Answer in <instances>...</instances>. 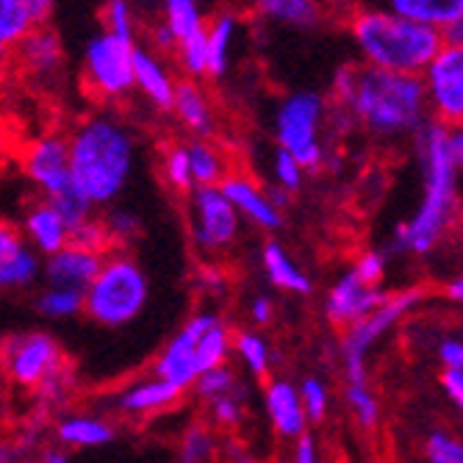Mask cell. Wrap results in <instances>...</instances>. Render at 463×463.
Returning a JSON list of instances; mask_svg holds the SVG:
<instances>
[{
	"label": "cell",
	"mask_w": 463,
	"mask_h": 463,
	"mask_svg": "<svg viewBox=\"0 0 463 463\" xmlns=\"http://www.w3.org/2000/svg\"><path fill=\"white\" fill-rule=\"evenodd\" d=\"M386 291L381 286H372L361 280L353 269H347L342 278H335V283L325 294V317L335 327H347L374 311L383 303Z\"/></svg>",
	"instance_id": "cell-17"
},
{
	"label": "cell",
	"mask_w": 463,
	"mask_h": 463,
	"mask_svg": "<svg viewBox=\"0 0 463 463\" xmlns=\"http://www.w3.org/2000/svg\"><path fill=\"white\" fill-rule=\"evenodd\" d=\"M345 25L364 64L411 75H422L444 42L436 28L369 4H358Z\"/></svg>",
	"instance_id": "cell-4"
},
{
	"label": "cell",
	"mask_w": 463,
	"mask_h": 463,
	"mask_svg": "<svg viewBox=\"0 0 463 463\" xmlns=\"http://www.w3.org/2000/svg\"><path fill=\"white\" fill-rule=\"evenodd\" d=\"M103 28L122 36V39H131L139 42V20L137 12L131 6V0H106L103 6Z\"/></svg>",
	"instance_id": "cell-41"
},
{
	"label": "cell",
	"mask_w": 463,
	"mask_h": 463,
	"mask_svg": "<svg viewBox=\"0 0 463 463\" xmlns=\"http://www.w3.org/2000/svg\"><path fill=\"white\" fill-rule=\"evenodd\" d=\"M428 117L441 125L463 122V42H441L422 70Z\"/></svg>",
	"instance_id": "cell-12"
},
{
	"label": "cell",
	"mask_w": 463,
	"mask_h": 463,
	"mask_svg": "<svg viewBox=\"0 0 463 463\" xmlns=\"http://www.w3.org/2000/svg\"><path fill=\"white\" fill-rule=\"evenodd\" d=\"M106 225V236H109V247H119V250H128L139 233H142V217L131 208H122V205H109L106 214L100 217Z\"/></svg>",
	"instance_id": "cell-36"
},
{
	"label": "cell",
	"mask_w": 463,
	"mask_h": 463,
	"mask_svg": "<svg viewBox=\"0 0 463 463\" xmlns=\"http://www.w3.org/2000/svg\"><path fill=\"white\" fill-rule=\"evenodd\" d=\"M56 441L70 452H87L109 447L117 439V428L109 416L95 411H70L61 413L53 428Z\"/></svg>",
	"instance_id": "cell-24"
},
{
	"label": "cell",
	"mask_w": 463,
	"mask_h": 463,
	"mask_svg": "<svg viewBox=\"0 0 463 463\" xmlns=\"http://www.w3.org/2000/svg\"><path fill=\"white\" fill-rule=\"evenodd\" d=\"M317 4L325 12V17H347L361 0H317Z\"/></svg>",
	"instance_id": "cell-54"
},
{
	"label": "cell",
	"mask_w": 463,
	"mask_h": 463,
	"mask_svg": "<svg viewBox=\"0 0 463 463\" xmlns=\"http://www.w3.org/2000/svg\"><path fill=\"white\" fill-rule=\"evenodd\" d=\"M36 311L42 317H48L53 322H64V319H75L83 314V291L72 288V286H59V283H48L36 294Z\"/></svg>",
	"instance_id": "cell-33"
},
{
	"label": "cell",
	"mask_w": 463,
	"mask_h": 463,
	"mask_svg": "<svg viewBox=\"0 0 463 463\" xmlns=\"http://www.w3.org/2000/svg\"><path fill=\"white\" fill-rule=\"evenodd\" d=\"M72 241H80V244H87V247H95V250H111L109 247V236H106V225L98 214L87 217L83 222H78L70 233Z\"/></svg>",
	"instance_id": "cell-46"
},
{
	"label": "cell",
	"mask_w": 463,
	"mask_h": 463,
	"mask_svg": "<svg viewBox=\"0 0 463 463\" xmlns=\"http://www.w3.org/2000/svg\"><path fill=\"white\" fill-rule=\"evenodd\" d=\"M23 173L28 184L36 189V194L51 200L64 214L70 228H75L78 222H83L98 212V208L78 192L72 181L70 147H67L64 134H42L31 139L23 150Z\"/></svg>",
	"instance_id": "cell-6"
},
{
	"label": "cell",
	"mask_w": 463,
	"mask_h": 463,
	"mask_svg": "<svg viewBox=\"0 0 463 463\" xmlns=\"http://www.w3.org/2000/svg\"><path fill=\"white\" fill-rule=\"evenodd\" d=\"M14 64V48L9 45V42L0 39V75H6V70Z\"/></svg>",
	"instance_id": "cell-58"
},
{
	"label": "cell",
	"mask_w": 463,
	"mask_h": 463,
	"mask_svg": "<svg viewBox=\"0 0 463 463\" xmlns=\"http://www.w3.org/2000/svg\"><path fill=\"white\" fill-rule=\"evenodd\" d=\"M425 192L416 214L394 231V250L425 259L447 236L458 212V166L447 147V125L430 119L416 131Z\"/></svg>",
	"instance_id": "cell-3"
},
{
	"label": "cell",
	"mask_w": 463,
	"mask_h": 463,
	"mask_svg": "<svg viewBox=\"0 0 463 463\" xmlns=\"http://www.w3.org/2000/svg\"><path fill=\"white\" fill-rule=\"evenodd\" d=\"M220 189L233 203L241 222H250L259 231H278L283 225V208L272 200L269 189H264L247 173H228L220 181Z\"/></svg>",
	"instance_id": "cell-16"
},
{
	"label": "cell",
	"mask_w": 463,
	"mask_h": 463,
	"mask_svg": "<svg viewBox=\"0 0 463 463\" xmlns=\"http://www.w3.org/2000/svg\"><path fill=\"white\" fill-rule=\"evenodd\" d=\"M327 100L319 92H291L272 114V139L275 147L291 153L306 173L322 170L327 161Z\"/></svg>",
	"instance_id": "cell-7"
},
{
	"label": "cell",
	"mask_w": 463,
	"mask_h": 463,
	"mask_svg": "<svg viewBox=\"0 0 463 463\" xmlns=\"http://www.w3.org/2000/svg\"><path fill=\"white\" fill-rule=\"evenodd\" d=\"M150 48H156V51L164 53V56L175 53V36H173L170 28H166V23H156V25L150 28Z\"/></svg>",
	"instance_id": "cell-50"
},
{
	"label": "cell",
	"mask_w": 463,
	"mask_h": 463,
	"mask_svg": "<svg viewBox=\"0 0 463 463\" xmlns=\"http://www.w3.org/2000/svg\"><path fill=\"white\" fill-rule=\"evenodd\" d=\"M239 386H241V374H239V369H236L231 361H225V364L208 366L205 372H200V377L194 381L192 392H194V397H197L200 402H205V400L220 397V394H225V392H233V389H239Z\"/></svg>",
	"instance_id": "cell-37"
},
{
	"label": "cell",
	"mask_w": 463,
	"mask_h": 463,
	"mask_svg": "<svg viewBox=\"0 0 463 463\" xmlns=\"http://www.w3.org/2000/svg\"><path fill=\"white\" fill-rule=\"evenodd\" d=\"M272 319H275L272 298H267V294H256V298L247 303V322L252 327H267V325H272Z\"/></svg>",
	"instance_id": "cell-47"
},
{
	"label": "cell",
	"mask_w": 463,
	"mask_h": 463,
	"mask_svg": "<svg viewBox=\"0 0 463 463\" xmlns=\"http://www.w3.org/2000/svg\"><path fill=\"white\" fill-rule=\"evenodd\" d=\"M31 28H36V23L25 0H0V39L14 48Z\"/></svg>",
	"instance_id": "cell-39"
},
{
	"label": "cell",
	"mask_w": 463,
	"mask_h": 463,
	"mask_svg": "<svg viewBox=\"0 0 463 463\" xmlns=\"http://www.w3.org/2000/svg\"><path fill=\"white\" fill-rule=\"evenodd\" d=\"M333 106L350 114L355 128L374 139H400L428 122L422 75L369 64H347L333 75Z\"/></svg>",
	"instance_id": "cell-1"
},
{
	"label": "cell",
	"mask_w": 463,
	"mask_h": 463,
	"mask_svg": "<svg viewBox=\"0 0 463 463\" xmlns=\"http://www.w3.org/2000/svg\"><path fill=\"white\" fill-rule=\"evenodd\" d=\"M361 4L381 6L400 17L425 23L439 33H444L455 23H463V0H361Z\"/></svg>",
	"instance_id": "cell-27"
},
{
	"label": "cell",
	"mask_w": 463,
	"mask_h": 463,
	"mask_svg": "<svg viewBox=\"0 0 463 463\" xmlns=\"http://www.w3.org/2000/svg\"><path fill=\"white\" fill-rule=\"evenodd\" d=\"M264 413L272 433L280 441H291L308 430V413L300 400V389L283 377H272L264 386Z\"/></svg>",
	"instance_id": "cell-21"
},
{
	"label": "cell",
	"mask_w": 463,
	"mask_h": 463,
	"mask_svg": "<svg viewBox=\"0 0 463 463\" xmlns=\"http://www.w3.org/2000/svg\"><path fill=\"white\" fill-rule=\"evenodd\" d=\"M291 460L294 463H317L319 460V444L308 430L300 433L298 439H291Z\"/></svg>",
	"instance_id": "cell-48"
},
{
	"label": "cell",
	"mask_w": 463,
	"mask_h": 463,
	"mask_svg": "<svg viewBox=\"0 0 463 463\" xmlns=\"http://www.w3.org/2000/svg\"><path fill=\"white\" fill-rule=\"evenodd\" d=\"M178 87V75L170 67L164 53H158L150 45H134V92L142 95L145 103L153 109L166 111L173 103Z\"/></svg>",
	"instance_id": "cell-20"
},
{
	"label": "cell",
	"mask_w": 463,
	"mask_h": 463,
	"mask_svg": "<svg viewBox=\"0 0 463 463\" xmlns=\"http://www.w3.org/2000/svg\"><path fill=\"white\" fill-rule=\"evenodd\" d=\"M345 400H347V408L361 430L377 428V422H381V400L374 397L369 383H347Z\"/></svg>",
	"instance_id": "cell-38"
},
{
	"label": "cell",
	"mask_w": 463,
	"mask_h": 463,
	"mask_svg": "<svg viewBox=\"0 0 463 463\" xmlns=\"http://www.w3.org/2000/svg\"><path fill=\"white\" fill-rule=\"evenodd\" d=\"M422 300H425V288H419V286L392 291L374 311H369L366 317L345 327L342 361H345L347 383H366V358L372 347L381 342L386 333H392L408 314H413Z\"/></svg>",
	"instance_id": "cell-10"
},
{
	"label": "cell",
	"mask_w": 463,
	"mask_h": 463,
	"mask_svg": "<svg viewBox=\"0 0 463 463\" xmlns=\"http://www.w3.org/2000/svg\"><path fill=\"white\" fill-rule=\"evenodd\" d=\"M269 173H272V186L288 192V194H298L303 189V181H306V166L294 158L291 153L275 147V156H272V164H269Z\"/></svg>",
	"instance_id": "cell-40"
},
{
	"label": "cell",
	"mask_w": 463,
	"mask_h": 463,
	"mask_svg": "<svg viewBox=\"0 0 463 463\" xmlns=\"http://www.w3.org/2000/svg\"><path fill=\"white\" fill-rule=\"evenodd\" d=\"M361 280H366V283H372V286H381L383 283V278H386V256L381 250H366V252H361V256L353 261V267H350Z\"/></svg>",
	"instance_id": "cell-44"
},
{
	"label": "cell",
	"mask_w": 463,
	"mask_h": 463,
	"mask_svg": "<svg viewBox=\"0 0 463 463\" xmlns=\"http://www.w3.org/2000/svg\"><path fill=\"white\" fill-rule=\"evenodd\" d=\"M39 460H45V463H67L70 460V449H64L56 441V447H45V449L39 452Z\"/></svg>",
	"instance_id": "cell-55"
},
{
	"label": "cell",
	"mask_w": 463,
	"mask_h": 463,
	"mask_svg": "<svg viewBox=\"0 0 463 463\" xmlns=\"http://www.w3.org/2000/svg\"><path fill=\"white\" fill-rule=\"evenodd\" d=\"M205 408V422L217 428V433H236L241 430V425L247 422L250 413V392L241 383L233 392H225L220 397H212L203 402Z\"/></svg>",
	"instance_id": "cell-32"
},
{
	"label": "cell",
	"mask_w": 463,
	"mask_h": 463,
	"mask_svg": "<svg viewBox=\"0 0 463 463\" xmlns=\"http://www.w3.org/2000/svg\"><path fill=\"white\" fill-rule=\"evenodd\" d=\"M241 25L244 20L233 9L217 12L205 23V78L220 80L231 72Z\"/></svg>",
	"instance_id": "cell-26"
},
{
	"label": "cell",
	"mask_w": 463,
	"mask_h": 463,
	"mask_svg": "<svg viewBox=\"0 0 463 463\" xmlns=\"http://www.w3.org/2000/svg\"><path fill=\"white\" fill-rule=\"evenodd\" d=\"M161 175L164 184L170 186L175 194H189L194 189V178H192V164H189V150L186 142H173L164 147L161 156Z\"/></svg>",
	"instance_id": "cell-35"
},
{
	"label": "cell",
	"mask_w": 463,
	"mask_h": 463,
	"mask_svg": "<svg viewBox=\"0 0 463 463\" xmlns=\"http://www.w3.org/2000/svg\"><path fill=\"white\" fill-rule=\"evenodd\" d=\"M439 361L444 369L463 372V342L460 339H444L439 345Z\"/></svg>",
	"instance_id": "cell-49"
},
{
	"label": "cell",
	"mask_w": 463,
	"mask_h": 463,
	"mask_svg": "<svg viewBox=\"0 0 463 463\" xmlns=\"http://www.w3.org/2000/svg\"><path fill=\"white\" fill-rule=\"evenodd\" d=\"M134 45L111 31L87 39L80 56V83L90 98L117 106L134 95Z\"/></svg>",
	"instance_id": "cell-8"
},
{
	"label": "cell",
	"mask_w": 463,
	"mask_h": 463,
	"mask_svg": "<svg viewBox=\"0 0 463 463\" xmlns=\"http://www.w3.org/2000/svg\"><path fill=\"white\" fill-rule=\"evenodd\" d=\"M441 386L447 392V397L458 405V411L463 413V372H452V369H444L441 374Z\"/></svg>",
	"instance_id": "cell-51"
},
{
	"label": "cell",
	"mask_w": 463,
	"mask_h": 463,
	"mask_svg": "<svg viewBox=\"0 0 463 463\" xmlns=\"http://www.w3.org/2000/svg\"><path fill=\"white\" fill-rule=\"evenodd\" d=\"M220 455V436L217 428L208 422H192L184 428L178 439V460L184 463H203Z\"/></svg>",
	"instance_id": "cell-34"
},
{
	"label": "cell",
	"mask_w": 463,
	"mask_h": 463,
	"mask_svg": "<svg viewBox=\"0 0 463 463\" xmlns=\"http://www.w3.org/2000/svg\"><path fill=\"white\" fill-rule=\"evenodd\" d=\"M197 288L205 298H220L228 291V272L222 269V261H203L197 269Z\"/></svg>",
	"instance_id": "cell-45"
},
{
	"label": "cell",
	"mask_w": 463,
	"mask_h": 463,
	"mask_svg": "<svg viewBox=\"0 0 463 463\" xmlns=\"http://www.w3.org/2000/svg\"><path fill=\"white\" fill-rule=\"evenodd\" d=\"M0 369L17 389L36 392L67 369L64 350L45 330L14 333L0 345Z\"/></svg>",
	"instance_id": "cell-11"
},
{
	"label": "cell",
	"mask_w": 463,
	"mask_h": 463,
	"mask_svg": "<svg viewBox=\"0 0 463 463\" xmlns=\"http://www.w3.org/2000/svg\"><path fill=\"white\" fill-rule=\"evenodd\" d=\"M441 39H444V42H463V23L449 25V28L441 33Z\"/></svg>",
	"instance_id": "cell-59"
},
{
	"label": "cell",
	"mask_w": 463,
	"mask_h": 463,
	"mask_svg": "<svg viewBox=\"0 0 463 463\" xmlns=\"http://www.w3.org/2000/svg\"><path fill=\"white\" fill-rule=\"evenodd\" d=\"M447 147L458 170H463V122L447 125Z\"/></svg>",
	"instance_id": "cell-52"
},
{
	"label": "cell",
	"mask_w": 463,
	"mask_h": 463,
	"mask_svg": "<svg viewBox=\"0 0 463 463\" xmlns=\"http://www.w3.org/2000/svg\"><path fill=\"white\" fill-rule=\"evenodd\" d=\"M20 231L28 239V244L39 252L42 259H45V256H51V252H56L59 247H64L70 241L72 228L51 200L39 197L33 205L25 208Z\"/></svg>",
	"instance_id": "cell-25"
},
{
	"label": "cell",
	"mask_w": 463,
	"mask_h": 463,
	"mask_svg": "<svg viewBox=\"0 0 463 463\" xmlns=\"http://www.w3.org/2000/svg\"><path fill=\"white\" fill-rule=\"evenodd\" d=\"M189 239L203 261H222L241 239V217L220 186H194L189 192Z\"/></svg>",
	"instance_id": "cell-9"
},
{
	"label": "cell",
	"mask_w": 463,
	"mask_h": 463,
	"mask_svg": "<svg viewBox=\"0 0 463 463\" xmlns=\"http://www.w3.org/2000/svg\"><path fill=\"white\" fill-rule=\"evenodd\" d=\"M70 170L78 192L95 208H109L128 189L137 170L139 142L128 122L114 111H95L67 134Z\"/></svg>",
	"instance_id": "cell-2"
},
{
	"label": "cell",
	"mask_w": 463,
	"mask_h": 463,
	"mask_svg": "<svg viewBox=\"0 0 463 463\" xmlns=\"http://www.w3.org/2000/svg\"><path fill=\"white\" fill-rule=\"evenodd\" d=\"M231 361L239 364V369L256 381H264V377L272 374L275 369V350L267 342V335L261 333V327H241L233 330V353Z\"/></svg>",
	"instance_id": "cell-28"
},
{
	"label": "cell",
	"mask_w": 463,
	"mask_h": 463,
	"mask_svg": "<svg viewBox=\"0 0 463 463\" xmlns=\"http://www.w3.org/2000/svg\"><path fill=\"white\" fill-rule=\"evenodd\" d=\"M186 392L173 386L170 381H164L158 374H142L134 377L122 389H117L109 400V408L125 419H156L170 413L181 405Z\"/></svg>",
	"instance_id": "cell-15"
},
{
	"label": "cell",
	"mask_w": 463,
	"mask_h": 463,
	"mask_svg": "<svg viewBox=\"0 0 463 463\" xmlns=\"http://www.w3.org/2000/svg\"><path fill=\"white\" fill-rule=\"evenodd\" d=\"M298 389H300L303 408L308 413V422H314V425L325 422V416L330 411V392H327L322 377H306Z\"/></svg>",
	"instance_id": "cell-42"
},
{
	"label": "cell",
	"mask_w": 463,
	"mask_h": 463,
	"mask_svg": "<svg viewBox=\"0 0 463 463\" xmlns=\"http://www.w3.org/2000/svg\"><path fill=\"white\" fill-rule=\"evenodd\" d=\"M25 6L36 25H45V23H51V17L56 12V0H25Z\"/></svg>",
	"instance_id": "cell-53"
},
{
	"label": "cell",
	"mask_w": 463,
	"mask_h": 463,
	"mask_svg": "<svg viewBox=\"0 0 463 463\" xmlns=\"http://www.w3.org/2000/svg\"><path fill=\"white\" fill-rule=\"evenodd\" d=\"M252 12L275 25L300 31L317 28L325 20V12L317 0H252Z\"/></svg>",
	"instance_id": "cell-30"
},
{
	"label": "cell",
	"mask_w": 463,
	"mask_h": 463,
	"mask_svg": "<svg viewBox=\"0 0 463 463\" xmlns=\"http://www.w3.org/2000/svg\"><path fill=\"white\" fill-rule=\"evenodd\" d=\"M444 294H447V300H452V303H458L463 308V275H458L455 280H449L447 288H444Z\"/></svg>",
	"instance_id": "cell-56"
},
{
	"label": "cell",
	"mask_w": 463,
	"mask_h": 463,
	"mask_svg": "<svg viewBox=\"0 0 463 463\" xmlns=\"http://www.w3.org/2000/svg\"><path fill=\"white\" fill-rule=\"evenodd\" d=\"M166 28L175 36V64L186 78H205V14L200 0H161Z\"/></svg>",
	"instance_id": "cell-13"
},
{
	"label": "cell",
	"mask_w": 463,
	"mask_h": 463,
	"mask_svg": "<svg viewBox=\"0 0 463 463\" xmlns=\"http://www.w3.org/2000/svg\"><path fill=\"white\" fill-rule=\"evenodd\" d=\"M261 269L267 275V280L288 294H308L311 291V278L308 272L294 261L286 247L280 241H264L261 247Z\"/></svg>",
	"instance_id": "cell-29"
},
{
	"label": "cell",
	"mask_w": 463,
	"mask_h": 463,
	"mask_svg": "<svg viewBox=\"0 0 463 463\" xmlns=\"http://www.w3.org/2000/svg\"><path fill=\"white\" fill-rule=\"evenodd\" d=\"M214 317L212 308H203V311H194L184 325L181 330L173 335L170 342L161 347V353L156 355L153 361V374L164 377V381H170L173 386H178L181 392H189L194 386V381L200 377L203 366H200V353H197V339L205 327V322Z\"/></svg>",
	"instance_id": "cell-14"
},
{
	"label": "cell",
	"mask_w": 463,
	"mask_h": 463,
	"mask_svg": "<svg viewBox=\"0 0 463 463\" xmlns=\"http://www.w3.org/2000/svg\"><path fill=\"white\" fill-rule=\"evenodd\" d=\"M42 278V256L23 231L0 220V291H25Z\"/></svg>",
	"instance_id": "cell-18"
},
{
	"label": "cell",
	"mask_w": 463,
	"mask_h": 463,
	"mask_svg": "<svg viewBox=\"0 0 463 463\" xmlns=\"http://www.w3.org/2000/svg\"><path fill=\"white\" fill-rule=\"evenodd\" d=\"M186 150L194 186H220V181L231 173L228 153L212 137H194V142H186Z\"/></svg>",
	"instance_id": "cell-31"
},
{
	"label": "cell",
	"mask_w": 463,
	"mask_h": 463,
	"mask_svg": "<svg viewBox=\"0 0 463 463\" xmlns=\"http://www.w3.org/2000/svg\"><path fill=\"white\" fill-rule=\"evenodd\" d=\"M14 64L42 87L53 83L64 70V45L59 33L48 28V23L31 28L14 45Z\"/></svg>",
	"instance_id": "cell-19"
},
{
	"label": "cell",
	"mask_w": 463,
	"mask_h": 463,
	"mask_svg": "<svg viewBox=\"0 0 463 463\" xmlns=\"http://www.w3.org/2000/svg\"><path fill=\"white\" fill-rule=\"evenodd\" d=\"M150 300V280L128 250L111 247L103 252L100 269L83 288V314L100 327L117 330L134 325Z\"/></svg>",
	"instance_id": "cell-5"
},
{
	"label": "cell",
	"mask_w": 463,
	"mask_h": 463,
	"mask_svg": "<svg viewBox=\"0 0 463 463\" xmlns=\"http://www.w3.org/2000/svg\"><path fill=\"white\" fill-rule=\"evenodd\" d=\"M100 261H103V250H95V247H87L70 239L64 247H59L56 252L42 259V278L48 283L72 286L83 291L95 278V272L100 269Z\"/></svg>",
	"instance_id": "cell-22"
},
{
	"label": "cell",
	"mask_w": 463,
	"mask_h": 463,
	"mask_svg": "<svg viewBox=\"0 0 463 463\" xmlns=\"http://www.w3.org/2000/svg\"><path fill=\"white\" fill-rule=\"evenodd\" d=\"M166 111H173V117L184 125L192 137H212L220 128V114L217 106L208 95V90L200 83V78H184L178 80L173 103Z\"/></svg>",
	"instance_id": "cell-23"
},
{
	"label": "cell",
	"mask_w": 463,
	"mask_h": 463,
	"mask_svg": "<svg viewBox=\"0 0 463 463\" xmlns=\"http://www.w3.org/2000/svg\"><path fill=\"white\" fill-rule=\"evenodd\" d=\"M23 458V447L12 441H0V463H12Z\"/></svg>",
	"instance_id": "cell-57"
},
{
	"label": "cell",
	"mask_w": 463,
	"mask_h": 463,
	"mask_svg": "<svg viewBox=\"0 0 463 463\" xmlns=\"http://www.w3.org/2000/svg\"><path fill=\"white\" fill-rule=\"evenodd\" d=\"M425 458L430 463H463V441L444 430H436L425 441Z\"/></svg>",
	"instance_id": "cell-43"
}]
</instances>
